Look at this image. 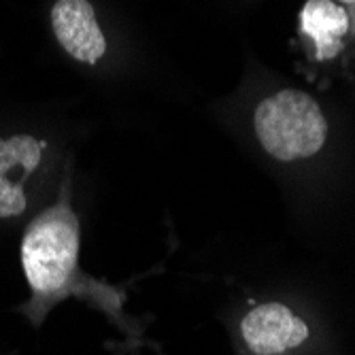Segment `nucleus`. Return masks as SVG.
<instances>
[{"instance_id": "1", "label": "nucleus", "mask_w": 355, "mask_h": 355, "mask_svg": "<svg viewBox=\"0 0 355 355\" xmlns=\"http://www.w3.org/2000/svg\"><path fill=\"white\" fill-rule=\"evenodd\" d=\"M79 221L67 202H58L30 223L21 241V264L32 292L49 296L67 287L77 270Z\"/></svg>"}, {"instance_id": "2", "label": "nucleus", "mask_w": 355, "mask_h": 355, "mask_svg": "<svg viewBox=\"0 0 355 355\" xmlns=\"http://www.w3.org/2000/svg\"><path fill=\"white\" fill-rule=\"evenodd\" d=\"M253 125L262 147L281 162L315 155L328 137L319 105L298 89H281L264 98L255 109Z\"/></svg>"}, {"instance_id": "3", "label": "nucleus", "mask_w": 355, "mask_h": 355, "mask_svg": "<svg viewBox=\"0 0 355 355\" xmlns=\"http://www.w3.org/2000/svg\"><path fill=\"white\" fill-rule=\"evenodd\" d=\"M53 32L69 55L96 64L107 51L105 35L87 0H58L51 9Z\"/></svg>"}, {"instance_id": "4", "label": "nucleus", "mask_w": 355, "mask_h": 355, "mask_svg": "<svg viewBox=\"0 0 355 355\" xmlns=\"http://www.w3.org/2000/svg\"><path fill=\"white\" fill-rule=\"evenodd\" d=\"M249 349L257 355H272L298 347L309 338L306 324L283 304L268 302L253 309L241 324Z\"/></svg>"}, {"instance_id": "5", "label": "nucleus", "mask_w": 355, "mask_h": 355, "mask_svg": "<svg viewBox=\"0 0 355 355\" xmlns=\"http://www.w3.org/2000/svg\"><path fill=\"white\" fill-rule=\"evenodd\" d=\"M41 162V143L28 135L0 139V217L24 213L26 193L24 183L9 177L11 171L35 173Z\"/></svg>"}, {"instance_id": "6", "label": "nucleus", "mask_w": 355, "mask_h": 355, "mask_svg": "<svg viewBox=\"0 0 355 355\" xmlns=\"http://www.w3.org/2000/svg\"><path fill=\"white\" fill-rule=\"evenodd\" d=\"M300 30L313 39L317 60H332L343 51L340 39L349 30V15L332 0H309L300 13Z\"/></svg>"}, {"instance_id": "7", "label": "nucleus", "mask_w": 355, "mask_h": 355, "mask_svg": "<svg viewBox=\"0 0 355 355\" xmlns=\"http://www.w3.org/2000/svg\"><path fill=\"white\" fill-rule=\"evenodd\" d=\"M340 3H347V5H353V3H355V0H340Z\"/></svg>"}]
</instances>
